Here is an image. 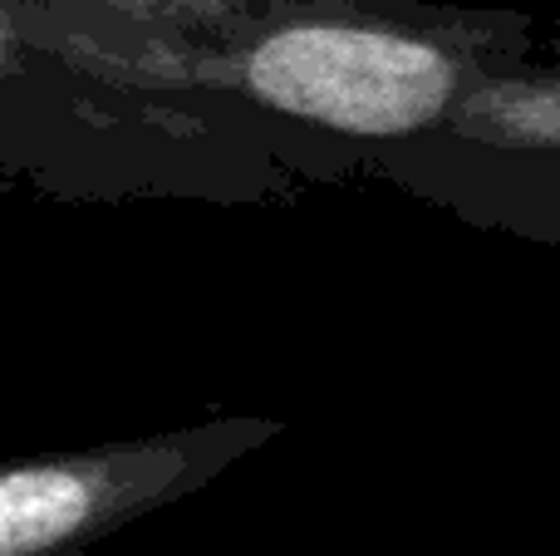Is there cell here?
Here are the masks:
<instances>
[{
	"label": "cell",
	"instance_id": "obj_1",
	"mask_svg": "<svg viewBox=\"0 0 560 556\" xmlns=\"http://www.w3.org/2000/svg\"><path fill=\"white\" fill-rule=\"evenodd\" d=\"M25 35L158 94L232 104L364 173L378 148L433 128L482 74L536 55L532 15L433 0H242L217 25L10 0Z\"/></svg>",
	"mask_w": 560,
	"mask_h": 556
},
{
	"label": "cell",
	"instance_id": "obj_2",
	"mask_svg": "<svg viewBox=\"0 0 560 556\" xmlns=\"http://www.w3.org/2000/svg\"><path fill=\"white\" fill-rule=\"evenodd\" d=\"M349 163L232 104L124 84L39 45L0 0V177L84 197L256 202Z\"/></svg>",
	"mask_w": 560,
	"mask_h": 556
},
{
	"label": "cell",
	"instance_id": "obj_3",
	"mask_svg": "<svg viewBox=\"0 0 560 556\" xmlns=\"http://www.w3.org/2000/svg\"><path fill=\"white\" fill-rule=\"evenodd\" d=\"M364 177L482 232L560 246V65H497L433 128L378 148Z\"/></svg>",
	"mask_w": 560,
	"mask_h": 556
},
{
	"label": "cell",
	"instance_id": "obj_4",
	"mask_svg": "<svg viewBox=\"0 0 560 556\" xmlns=\"http://www.w3.org/2000/svg\"><path fill=\"white\" fill-rule=\"evenodd\" d=\"M280 433V419L222 414L143 439L0 463V556H89L114 532L202 493Z\"/></svg>",
	"mask_w": 560,
	"mask_h": 556
},
{
	"label": "cell",
	"instance_id": "obj_5",
	"mask_svg": "<svg viewBox=\"0 0 560 556\" xmlns=\"http://www.w3.org/2000/svg\"><path fill=\"white\" fill-rule=\"evenodd\" d=\"M55 10H89V15H124L143 20V25H217L222 15H232L242 0H39Z\"/></svg>",
	"mask_w": 560,
	"mask_h": 556
}]
</instances>
